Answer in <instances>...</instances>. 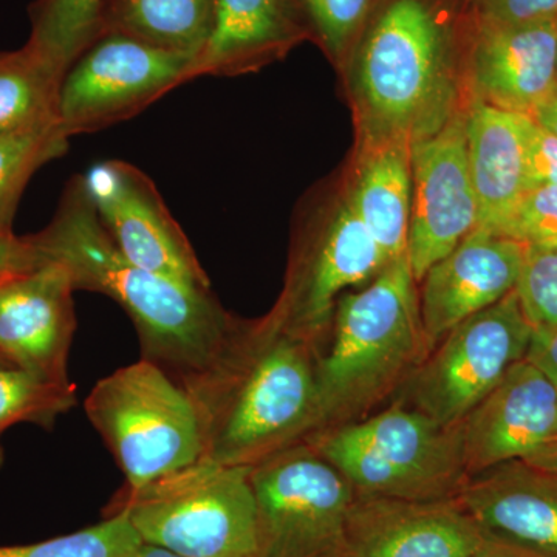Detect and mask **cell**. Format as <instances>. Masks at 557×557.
Returning <instances> with one entry per match:
<instances>
[{"mask_svg": "<svg viewBox=\"0 0 557 557\" xmlns=\"http://www.w3.org/2000/svg\"><path fill=\"white\" fill-rule=\"evenodd\" d=\"M321 355L270 314L237 319L211 361L180 383L199 417L201 458L252 468L306 442L319 424Z\"/></svg>", "mask_w": 557, "mask_h": 557, "instance_id": "6da1fadb", "label": "cell"}, {"mask_svg": "<svg viewBox=\"0 0 557 557\" xmlns=\"http://www.w3.org/2000/svg\"><path fill=\"white\" fill-rule=\"evenodd\" d=\"M39 263H60L73 287L100 293L126 311L143 358L178 383L218 354L237 319L211 292L141 269L116 247L98 218L83 175L70 180L49 226L25 237Z\"/></svg>", "mask_w": 557, "mask_h": 557, "instance_id": "7a4b0ae2", "label": "cell"}, {"mask_svg": "<svg viewBox=\"0 0 557 557\" xmlns=\"http://www.w3.org/2000/svg\"><path fill=\"white\" fill-rule=\"evenodd\" d=\"M429 354L417 282L405 256L336 304L327 346L319 358L314 432L372 416L397 397Z\"/></svg>", "mask_w": 557, "mask_h": 557, "instance_id": "3957f363", "label": "cell"}, {"mask_svg": "<svg viewBox=\"0 0 557 557\" xmlns=\"http://www.w3.org/2000/svg\"><path fill=\"white\" fill-rule=\"evenodd\" d=\"M443 0H375L357 51L373 141L426 137L448 121L454 25Z\"/></svg>", "mask_w": 557, "mask_h": 557, "instance_id": "277c9868", "label": "cell"}, {"mask_svg": "<svg viewBox=\"0 0 557 557\" xmlns=\"http://www.w3.org/2000/svg\"><path fill=\"white\" fill-rule=\"evenodd\" d=\"M306 443L361 496L448 500L468 480L458 426H443L398 399L362 420L314 432Z\"/></svg>", "mask_w": 557, "mask_h": 557, "instance_id": "5b68a950", "label": "cell"}, {"mask_svg": "<svg viewBox=\"0 0 557 557\" xmlns=\"http://www.w3.org/2000/svg\"><path fill=\"white\" fill-rule=\"evenodd\" d=\"M124 511L145 544L182 557H256L251 468L200 458L139 490L123 487Z\"/></svg>", "mask_w": 557, "mask_h": 557, "instance_id": "8992f818", "label": "cell"}, {"mask_svg": "<svg viewBox=\"0 0 557 557\" xmlns=\"http://www.w3.org/2000/svg\"><path fill=\"white\" fill-rule=\"evenodd\" d=\"M84 410L119 463L126 490H139L203 457L188 391L149 359L98 381Z\"/></svg>", "mask_w": 557, "mask_h": 557, "instance_id": "52a82bcc", "label": "cell"}, {"mask_svg": "<svg viewBox=\"0 0 557 557\" xmlns=\"http://www.w3.org/2000/svg\"><path fill=\"white\" fill-rule=\"evenodd\" d=\"M256 557H346L357 491L302 442L251 468Z\"/></svg>", "mask_w": 557, "mask_h": 557, "instance_id": "ba28073f", "label": "cell"}, {"mask_svg": "<svg viewBox=\"0 0 557 557\" xmlns=\"http://www.w3.org/2000/svg\"><path fill=\"white\" fill-rule=\"evenodd\" d=\"M533 332L515 289L450 330L395 399L456 428L525 359Z\"/></svg>", "mask_w": 557, "mask_h": 557, "instance_id": "9c48e42d", "label": "cell"}, {"mask_svg": "<svg viewBox=\"0 0 557 557\" xmlns=\"http://www.w3.org/2000/svg\"><path fill=\"white\" fill-rule=\"evenodd\" d=\"M189 54L159 49L123 33H102L62 79L60 123L69 137L137 115L190 81Z\"/></svg>", "mask_w": 557, "mask_h": 557, "instance_id": "30bf717a", "label": "cell"}, {"mask_svg": "<svg viewBox=\"0 0 557 557\" xmlns=\"http://www.w3.org/2000/svg\"><path fill=\"white\" fill-rule=\"evenodd\" d=\"M388 263L386 252L344 201L296 248L284 293L269 314L324 351L341 296L372 282Z\"/></svg>", "mask_w": 557, "mask_h": 557, "instance_id": "8fae6325", "label": "cell"}, {"mask_svg": "<svg viewBox=\"0 0 557 557\" xmlns=\"http://www.w3.org/2000/svg\"><path fill=\"white\" fill-rule=\"evenodd\" d=\"M83 178L102 226L127 259L159 276L211 292V278L148 175L126 161L109 160Z\"/></svg>", "mask_w": 557, "mask_h": 557, "instance_id": "7c38bea8", "label": "cell"}, {"mask_svg": "<svg viewBox=\"0 0 557 557\" xmlns=\"http://www.w3.org/2000/svg\"><path fill=\"white\" fill-rule=\"evenodd\" d=\"M412 212L408 251L413 278H421L478 228L479 207L468 163L467 119L410 141Z\"/></svg>", "mask_w": 557, "mask_h": 557, "instance_id": "4fadbf2b", "label": "cell"}, {"mask_svg": "<svg viewBox=\"0 0 557 557\" xmlns=\"http://www.w3.org/2000/svg\"><path fill=\"white\" fill-rule=\"evenodd\" d=\"M75 292L67 270L54 262L0 278V358L46 383L72 384Z\"/></svg>", "mask_w": 557, "mask_h": 557, "instance_id": "5bb4252c", "label": "cell"}, {"mask_svg": "<svg viewBox=\"0 0 557 557\" xmlns=\"http://www.w3.org/2000/svg\"><path fill=\"white\" fill-rule=\"evenodd\" d=\"M468 478L512 460H525L557 437V388L528 359L458 424Z\"/></svg>", "mask_w": 557, "mask_h": 557, "instance_id": "9a60e30c", "label": "cell"}, {"mask_svg": "<svg viewBox=\"0 0 557 557\" xmlns=\"http://www.w3.org/2000/svg\"><path fill=\"white\" fill-rule=\"evenodd\" d=\"M519 242L475 228L421 278V324L429 348L465 319L515 292L525 263Z\"/></svg>", "mask_w": 557, "mask_h": 557, "instance_id": "2e32d148", "label": "cell"}, {"mask_svg": "<svg viewBox=\"0 0 557 557\" xmlns=\"http://www.w3.org/2000/svg\"><path fill=\"white\" fill-rule=\"evenodd\" d=\"M485 534L457 498L416 502L357 494L346 557H472Z\"/></svg>", "mask_w": 557, "mask_h": 557, "instance_id": "e0dca14e", "label": "cell"}, {"mask_svg": "<svg viewBox=\"0 0 557 557\" xmlns=\"http://www.w3.org/2000/svg\"><path fill=\"white\" fill-rule=\"evenodd\" d=\"M469 65L478 100L533 115L557 86L556 20L522 25L475 21Z\"/></svg>", "mask_w": 557, "mask_h": 557, "instance_id": "ac0fdd59", "label": "cell"}, {"mask_svg": "<svg viewBox=\"0 0 557 557\" xmlns=\"http://www.w3.org/2000/svg\"><path fill=\"white\" fill-rule=\"evenodd\" d=\"M487 537L557 557V475L525 460L468 478L456 497Z\"/></svg>", "mask_w": 557, "mask_h": 557, "instance_id": "d6986e66", "label": "cell"}, {"mask_svg": "<svg viewBox=\"0 0 557 557\" xmlns=\"http://www.w3.org/2000/svg\"><path fill=\"white\" fill-rule=\"evenodd\" d=\"M298 0H215L211 35L190 65V81L236 75L278 57L306 33Z\"/></svg>", "mask_w": 557, "mask_h": 557, "instance_id": "ffe728a7", "label": "cell"}, {"mask_svg": "<svg viewBox=\"0 0 557 557\" xmlns=\"http://www.w3.org/2000/svg\"><path fill=\"white\" fill-rule=\"evenodd\" d=\"M527 115L475 100L467 116L468 163L478 230L496 234L527 190Z\"/></svg>", "mask_w": 557, "mask_h": 557, "instance_id": "44dd1931", "label": "cell"}, {"mask_svg": "<svg viewBox=\"0 0 557 557\" xmlns=\"http://www.w3.org/2000/svg\"><path fill=\"white\" fill-rule=\"evenodd\" d=\"M347 201L391 262L405 258L412 212L410 143L373 141Z\"/></svg>", "mask_w": 557, "mask_h": 557, "instance_id": "7402d4cb", "label": "cell"}, {"mask_svg": "<svg viewBox=\"0 0 557 557\" xmlns=\"http://www.w3.org/2000/svg\"><path fill=\"white\" fill-rule=\"evenodd\" d=\"M214 11L215 0H108L102 33L196 58L211 35Z\"/></svg>", "mask_w": 557, "mask_h": 557, "instance_id": "603a6c76", "label": "cell"}, {"mask_svg": "<svg viewBox=\"0 0 557 557\" xmlns=\"http://www.w3.org/2000/svg\"><path fill=\"white\" fill-rule=\"evenodd\" d=\"M64 76L30 44L0 53V137L60 123Z\"/></svg>", "mask_w": 557, "mask_h": 557, "instance_id": "cb8c5ba5", "label": "cell"}, {"mask_svg": "<svg viewBox=\"0 0 557 557\" xmlns=\"http://www.w3.org/2000/svg\"><path fill=\"white\" fill-rule=\"evenodd\" d=\"M108 0H38L32 10L27 44L54 67L67 73L81 54L100 38Z\"/></svg>", "mask_w": 557, "mask_h": 557, "instance_id": "d4e9b609", "label": "cell"}, {"mask_svg": "<svg viewBox=\"0 0 557 557\" xmlns=\"http://www.w3.org/2000/svg\"><path fill=\"white\" fill-rule=\"evenodd\" d=\"M76 403L75 384L46 383L0 362V468L5 460L2 437L10 428L30 423L51 429Z\"/></svg>", "mask_w": 557, "mask_h": 557, "instance_id": "484cf974", "label": "cell"}, {"mask_svg": "<svg viewBox=\"0 0 557 557\" xmlns=\"http://www.w3.org/2000/svg\"><path fill=\"white\" fill-rule=\"evenodd\" d=\"M69 139L61 123L0 137V231H11L25 186L39 168L64 156Z\"/></svg>", "mask_w": 557, "mask_h": 557, "instance_id": "4316f807", "label": "cell"}, {"mask_svg": "<svg viewBox=\"0 0 557 557\" xmlns=\"http://www.w3.org/2000/svg\"><path fill=\"white\" fill-rule=\"evenodd\" d=\"M145 542L129 516L110 512L104 522L28 545H0V557H131Z\"/></svg>", "mask_w": 557, "mask_h": 557, "instance_id": "83f0119b", "label": "cell"}, {"mask_svg": "<svg viewBox=\"0 0 557 557\" xmlns=\"http://www.w3.org/2000/svg\"><path fill=\"white\" fill-rule=\"evenodd\" d=\"M299 9L332 57L358 38L375 0H298Z\"/></svg>", "mask_w": 557, "mask_h": 557, "instance_id": "f1b7e54d", "label": "cell"}, {"mask_svg": "<svg viewBox=\"0 0 557 557\" xmlns=\"http://www.w3.org/2000/svg\"><path fill=\"white\" fill-rule=\"evenodd\" d=\"M496 234L528 249H556L557 186L525 190Z\"/></svg>", "mask_w": 557, "mask_h": 557, "instance_id": "f546056e", "label": "cell"}, {"mask_svg": "<svg viewBox=\"0 0 557 557\" xmlns=\"http://www.w3.org/2000/svg\"><path fill=\"white\" fill-rule=\"evenodd\" d=\"M516 292L534 329L557 325V248H527Z\"/></svg>", "mask_w": 557, "mask_h": 557, "instance_id": "4dcf8cb0", "label": "cell"}, {"mask_svg": "<svg viewBox=\"0 0 557 557\" xmlns=\"http://www.w3.org/2000/svg\"><path fill=\"white\" fill-rule=\"evenodd\" d=\"M475 21L522 25L556 20L557 0H471Z\"/></svg>", "mask_w": 557, "mask_h": 557, "instance_id": "1f68e13d", "label": "cell"}, {"mask_svg": "<svg viewBox=\"0 0 557 557\" xmlns=\"http://www.w3.org/2000/svg\"><path fill=\"white\" fill-rule=\"evenodd\" d=\"M527 190L539 186H557V137L525 120Z\"/></svg>", "mask_w": 557, "mask_h": 557, "instance_id": "d6a6232c", "label": "cell"}, {"mask_svg": "<svg viewBox=\"0 0 557 557\" xmlns=\"http://www.w3.org/2000/svg\"><path fill=\"white\" fill-rule=\"evenodd\" d=\"M40 265L35 249L13 231H0V278Z\"/></svg>", "mask_w": 557, "mask_h": 557, "instance_id": "836d02e7", "label": "cell"}, {"mask_svg": "<svg viewBox=\"0 0 557 557\" xmlns=\"http://www.w3.org/2000/svg\"><path fill=\"white\" fill-rule=\"evenodd\" d=\"M525 358L537 366L557 388V325L534 329Z\"/></svg>", "mask_w": 557, "mask_h": 557, "instance_id": "e575fe53", "label": "cell"}, {"mask_svg": "<svg viewBox=\"0 0 557 557\" xmlns=\"http://www.w3.org/2000/svg\"><path fill=\"white\" fill-rule=\"evenodd\" d=\"M472 557H552L542 555V553L533 552L519 547V545L508 544V542L498 541V539H483L478 552Z\"/></svg>", "mask_w": 557, "mask_h": 557, "instance_id": "d590c367", "label": "cell"}, {"mask_svg": "<svg viewBox=\"0 0 557 557\" xmlns=\"http://www.w3.org/2000/svg\"><path fill=\"white\" fill-rule=\"evenodd\" d=\"M531 119L536 121L539 126L544 127L557 137V86L552 94L548 95L547 100L542 102L536 110H534Z\"/></svg>", "mask_w": 557, "mask_h": 557, "instance_id": "8d00e7d4", "label": "cell"}, {"mask_svg": "<svg viewBox=\"0 0 557 557\" xmlns=\"http://www.w3.org/2000/svg\"><path fill=\"white\" fill-rule=\"evenodd\" d=\"M528 463L553 472L557 475V437L548 442L544 448L537 450L533 456L525 458Z\"/></svg>", "mask_w": 557, "mask_h": 557, "instance_id": "74e56055", "label": "cell"}, {"mask_svg": "<svg viewBox=\"0 0 557 557\" xmlns=\"http://www.w3.org/2000/svg\"><path fill=\"white\" fill-rule=\"evenodd\" d=\"M131 557H182L170 549L157 547V545L143 544Z\"/></svg>", "mask_w": 557, "mask_h": 557, "instance_id": "f35d334b", "label": "cell"}, {"mask_svg": "<svg viewBox=\"0 0 557 557\" xmlns=\"http://www.w3.org/2000/svg\"><path fill=\"white\" fill-rule=\"evenodd\" d=\"M556 60H557V17H556Z\"/></svg>", "mask_w": 557, "mask_h": 557, "instance_id": "ab89813d", "label": "cell"}, {"mask_svg": "<svg viewBox=\"0 0 557 557\" xmlns=\"http://www.w3.org/2000/svg\"><path fill=\"white\" fill-rule=\"evenodd\" d=\"M0 362H3V364H7V362H5V361H3V359H2V358H0ZM9 366H10V364H9Z\"/></svg>", "mask_w": 557, "mask_h": 557, "instance_id": "60d3db41", "label": "cell"}]
</instances>
